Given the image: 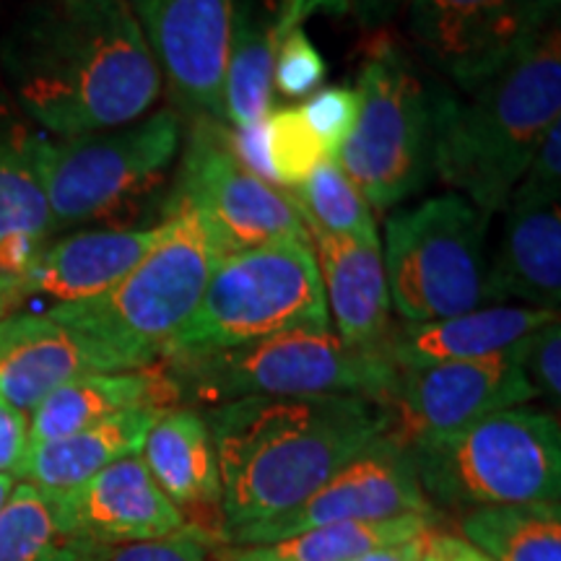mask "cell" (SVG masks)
I'll list each match as a JSON object with an SVG mask.
<instances>
[{
	"label": "cell",
	"instance_id": "cell-6",
	"mask_svg": "<svg viewBox=\"0 0 561 561\" xmlns=\"http://www.w3.org/2000/svg\"><path fill=\"white\" fill-rule=\"evenodd\" d=\"M405 447L439 515L559 500L561 432L551 411L517 405Z\"/></svg>",
	"mask_w": 561,
	"mask_h": 561
},
{
	"label": "cell",
	"instance_id": "cell-2",
	"mask_svg": "<svg viewBox=\"0 0 561 561\" xmlns=\"http://www.w3.org/2000/svg\"><path fill=\"white\" fill-rule=\"evenodd\" d=\"M203 419L221 476L219 536L297 507L392 424L388 403L364 396L240 398Z\"/></svg>",
	"mask_w": 561,
	"mask_h": 561
},
{
	"label": "cell",
	"instance_id": "cell-13",
	"mask_svg": "<svg viewBox=\"0 0 561 561\" xmlns=\"http://www.w3.org/2000/svg\"><path fill=\"white\" fill-rule=\"evenodd\" d=\"M405 515H434L419 486L409 447L392 434H382L348 460L331 481L297 507L268 520L242 525L219 536L221 546H257L322 528L333 523H375Z\"/></svg>",
	"mask_w": 561,
	"mask_h": 561
},
{
	"label": "cell",
	"instance_id": "cell-25",
	"mask_svg": "<svg viewBox=\"0 0 561 561\" xmlns=\"http://www.w3.org/2000/svg\"><path fill=\"white\" fill-rule=\"evenodd\" d=\"M138 455L182 515L187 517V512H198L203 517L219 515L221 528L219 460L201 411L178 405L161 413L146 434Z\"/></svg>",
	"mask_w": 561,
	"mask_h": 561
},
{
	"label": "cell",
	"instance_id": "cell-29",
	"mask_svg": "<svg viewBox=\"0 0 561 561\" xmlns=\"http://www.w3.org/2000/svg\"><path fill=\"white\" fill-rule=\"evenodd\" d=\"M460 538L494 561H561L557 502L494 504L460 515Z\"/></svg>",
	"mask_w": 561,
	"mask_h": 561
},
{
	"label": "cell",
	"instance_id": "cell-39",
	"mask_svg": "<svg viewBox=\"0 0 561 561\" xmlns=\"http://www.w3.org/2000/svg\"><path fill=\"white\" fill-rule=\"evenodd\" d=\"M411 0H351L356 19L371 32H380L405 11Z\"/></svg>",
	"mask_w": 561,
	"mask_h": 561
},
{
	"label": "cell",
	"instance_id": "cell-8",
	"mask_svg": "<svg viewBox=\"0 0 561 561\" xmlns=\"http://www.w3.org/2000/svg\"><path fill=\"white\" fill-rule=\"evenodd\" d=\"M325 328H331V314L312 242L263 244L216 263L198 307L172 339L164 359Z\"/></svg>",
	"mask_w": 561,
	"mask_h": 561
},
{
	"label": "cell",
	"instance_id": "cell-42",
	"mask_svg": "<svg viewBox=\"0 0 561 561\" xmlns=\"http://www.w3.org/2000/svg\"><path fill=\"white\" fill-rule=\"evenodd\" d=\"M11 318V299H9V280L0 276V320Z\"/></svg>",
	"mask_w": 561,
	"mask_h": 561
},
{
	"label": "cell",
	"instance_id": "cell-15",
	"mask_svg": "<svg viewBox=\"0 0 561 561\" xmlns=\"http://www.w3.org/2000/svg\"><path fill=\"white\" fill-rule=\"evenodd\" d=\"M128 5L182 107L227 123L224 87L234 0H128Z\"/></svg>",
	"mask_w": 561,
	"mask_h": 561
},
{
	"label": "cell",
	"instance_id": "cell-34",
	"mask_svg": "<svg viewBox=\"0 0 561 561\" xmlns=\"http://www.w3.org/2000/svg\"><path fill=\"white\" fill-rule=\"evenodd\" d=\"M219 541L214 533L187 523L185 528L157 541H140L112 549L104 561H219Z\"/></svg>",
	"mask_w": 561,
	"mask_h": 561
},
{
	"label": "cell",
	"instance_id": "cell-35",
	"mask_svg": "<svg viewBox=\"0 0 561 561\" xmlns=\"http://www.w3.org/2000/svg\"><path fill=\"white\" fill-rule=\"evenodd\" d=\"M520 367L525 380L538 398L553 403L561 401V325L559 320L538 328L536 333L520 341Z\"/></svg>",
	"mask_w": 561,
	"mask_h": 561
},
{
	"label": "cell",
	"instance_id": "cell-21",
	"mask_svg": "<svg viewBox=\"0 0 561 561\" xmlns=\"http://www.w3.org/2000/svg\"><path fill=\"white\" fill-rule=\"evenodd\" d=\"M318 13L314 0H234L224 110L229 128L265 123L273 112V60L280 39Z\"/></svg>",
	"mask_w": 561,
	"mask_h": 561
},
{
	"label": "cell",
	"instance_id": "cell-3",
	"mask_svg": "<svg viewBox=\"0 0 561 561\" xmlns=\"http://www.w3.org/2000/svg\"><path fill=\"white\" fill-rule=\"evenodd\" d=\"M561 121L559 21L479 87L445 104L434 174L483 214H502L543 133Z\"/></svg>",
	"mask_w": 561,
	"mask_h": 561
},
{
	"label": "cell",
	"instance_id": "cell-11",
	"mask_svg": "<svg viewBox=\"0 0 561 561\" xmlns=\"http://www.w3.org/2000/svg\"><path fill=\"white\" fill-rule=\"evenodd\" d=\"M174 191L201 210L221 257L263 244L310 242L286 191L244 170L229 146L227 125L210 117H195Z\"/></svg>",
	"mask_w": 561,
	"mask_h": 561
},
{
	"label": "cell",
	"instance_id": "cell-16",
	"mask_svg": "<svg viewBox=\"0 0 561 561\" xmlns=\"http://www.w3.org/2000/svg\"><path fill=\"white\" fill-rule=\"evenodd\" d=\"M157 237L159 224L83 229L58 242H47L24 271L9 276L13 314L47 312L53 307L100 297L136 268Z\"/></svg>",
	"mask_w": 561,
	"mask_h": 561
},
{
	"label": "cell",
	"instance_id": "cell-17",
	"mask_svg": "<svg viewBox=\"0 0 561 561\" xmlns=\"http://www.w3.org/2000/svg\"><path fill=\"white\" fill-rule=\"evenodd\" d=\"M55 496L70 528L112 549L157 541L191 523L159 489L140 455L112 462L81 486L55 491Z\"/></svg>",
	"mask_w": 561,
	"mask_h": 561
},
{
	"label": "cell",
	"instance_id": "cell-7",
	"mask_svg": "<svg viewBox=\"0 0 561 561\" xmlns=\"http://www.w3.org/2000/svg\"><path fill=\"white\" fill-rule=\"evenodd\" d=\"M182 401L210 405L240 398L364 396L388 403L401 369L382 351L343 343L333 328L291 331L244 346L164 359Z\"/></svg>",
	"mask_w": 561,
	"mask_h": 561
},
{
	"label": "cell",
	"instance_id": "cell-31",
	"mask_svg": "<svg viewBox=\"0 0 561 561\" xmlns=\"http://www.w3.org/2000/svg\"><path fill=\"white\" fill-rule=\"evenodd\" d=\"M265 157L273 174V185L291 191L318 170L328 153L320 138L301 117L299 107L273 110L265 121Z\"/></svg>",
	"mask_w": 561,
	"mask_h": 561
},
{
	"label": "cell",
	"instance_id": "cell-19",
	"mask_svg": "<svg viewBox=\"0 0 561 561\" xmlns=\"http://www.w3.org/2000/svg\"><path fill=\"white\" fill-rule=\"evenodd\" d=\"M47 140L0 94V276H16L50 242Z\"/></svg>",
	"mask_w": 561,
	"mask_h": 561
},
{
	"label": "cell",
	"instance_id": "cell-28",
	"mask_svg": "<svg viewBox=\"0 0 561 561\" xmlns=\"http://www.w3.org/2000/svg\"><path fill=\"white\" fill-rule=\"evenodd\" d=\"M439 517L405 515L375 523H333L257 546H221L219 561H351L382 546L403 543L437 528Z\"/></svg>",
	"mask_w": 561,
	"mask_h": 561
},
{
	"label": "cell",
	"instance_id": "cell-9",
	"mask_svg": "<svg viewBox=\"0 0 561 561\" xmlns=\"http://www.w3.org/2000/svg\"><path fill=\"white\" fill-rule=\"evenodd\" d=\"M489 224L458 193L392 208L382 265L398 318L432 322L500 305L489 278Z\"/></svg>",
	"mask_w": 561,
	"mask_h": 561
},
{
	"label": "cell",
	"instance_id": "cell-12",
	"mask_svg": "<svg viewBox=\"0 0 561 561\" xmlns=\"http://www.w3.org/2000/svg\"><path fill=\"white\" fill-rule=\"evenodd\" d=\"M403 13L421 60L466 94L559 21V0H411Z\"/></svg>",
	"mask_w": 561,
	"mask_h": 561
},
{
	"label": "cell",
	"instance_id": "cell-5",
	"mask_svg": "<svg viewBox=\"0 0 561 561\" xmlns=\"http://www.w3.org/2000/svg\"><path fill=\"white\" fill-rule=\"evenodd\" d=\"M359 121L335 164L359 187L377 214L424 191L437 161L442 112L450 91L421 73L419 62L392 37L369 45L359 83Z\"/></svg>",
	"mask_w": 561,
	"mask_h": 561
},
{
	"label": "cell",
	"instance_id": "cell-10",
	"mask_svg": "<svg viewBox=\"0 0 561 561\" xmlns=\"http://www.w3.org/2000/svg\"><path fill=\"white\" fill-rule=\"evenodd\" d=\"M182 123L161 107L117 128L47 140L45 193L50 237L110 219L151 195L172 170Z\"/></svg>",
	"mask_w": 561,
	"mask_h": 561
},
{
	"label": "cell",
	"instance_id": "cell-4",
	"mask_svg": "<svg viewBox=\"0 0 561 561\" xmlns=\"http://www.w3.org/2000/svg\"><path fill=\"white\" fill-rule=\"evenodd\" d=\"M221 261V250L185 193L167 203L159 237L112 289L47 310L55 322L89 339L115 371L153 367L187 318Z\"/></svg>",
	"mask_w": 561,
	"mask_h": 561
},
{
	"label": "cell",
	"instance_id": "cell-37",
	"mask_svg": "<svg viewBox=\"0 0 561 561\" xmlns=\"http://www.w3.org/2000/svg\"><path fill=\"white\" fill-rule=\"evenodd\" d=\"M26 437H30L26 413L0 398V473L13 476V468L26 450Z\"/></svg>",
	"mask_w": 561,
	"mask_h": 561
},
{
	"label": "cell",
	"instance_id": "cell-26",
	"mask_svg": "<svg viewBox=\"0 0 561 561\" xmlns=\"http://www.w3.org/2000/svg\"><path fill=\"white\" fill-rule=\"evenodd\" d=\"M164 411L133 409L68 434V437L26 445L13 479L47 491H68L81 486L112 462L138 455L146 434Z\"/></svg>",
	"mask_w": 561,
	"mask_h": 561
},
{
	"label": "cell",
	"instance_id": "cell-18",
	"mask_svg": "<svg viewBox=\"0 0 561 561\" xmlns=\"http://www.w3.org/2000/svg\"><path fill=\"white\" fill-rule=\"evenodd\" d=\"M115 371L107 356L45 312H19L0 320V398L34 411L70 380Z\"/></svg>",
	"mask_w": 561,
	"mask_h": 561
},
{
	"label": "cell",
	"instance_id": "cell-1",
	"mask_svg": "<svg viewBox=\"0 0 561 561\" xmlns=\"http://www.w3.org/2000/svg\"><path fill=\"white\" fill-rule=\"evenodd\" d=\"M0 66L21 115L55 138L138 121L164 83L128 0H39L5 34Z\"/></svg>",
	"mask_w": 561,
	"mask_h": 561
},
{
	"label": "cell",
	"instance_id": "cell-43",
	"mask_svg": "<svg viewBox=\"0 0 561 561\" xmlns=\"http://www.w3.org/2000/svg\"><path fill=\"white\" fill-rule=\"evenodd\" d=\"M13 486H16V479L11 473H0V507H3L5 500L11 496Z\"/></svg>",
	"mask_w": 561,
	"mask_h": 561
},
{
	"label": "cell",
	"instance_id": "cell-38",
	"mask_svg": "<svg viewBox=\"0 0 561 561\" xmlns=\"http://www.w3.org/2000/svg\"><path fill=\"white\" fill-rule=\"evenodd\" d=\"M421 561H494L486 553L468 543L466 538L455 536V533L432 528L426 533L424 559Z\"/></svg>",
	"mask_w": 561,
	"mask_h": 561
},
{
	"label": "cell",
	"instance_id": "cell-23",
	"mask_svg": "<svg viewBox=\"0 0 561 561\" xmlns=\"http://www.w3.org/2000/svg\"><path fill=\"white\" fill-rule=\"evenodd\" d=\"M491 291L500 305L559 310L561 301V203H507L494 255Z\"/></svg>",
	"mask_w": 561,
	"mask_h": 561
},
{
	"label": "cell",
	"instance_id": "cell-33",
	"mask_svg": "<svg viewBox=\"0 0 561 561\" xmlns=\"http://www.w3.org/2000/svg\"><path fill=\"white\" fill-rule=\"evenodd\" d=\"M299 112L320 138L328 159H335L359 121V94L351 87L318 89L299 104Z\"/></svg>",
	"mask_w": 561,
	"mask_h": 561
},
{
	"label": "cell",
	"instance_id": "cell-27",
	"mask_svg": "<svg viewBox=\"0 0 561 561\" xmlns=\"http://www.w3.org/2000/svg\"><path fill=\"white\" fill-rule=\"evenodd\" d=\"M112 546L73 530L55 491L16 483L0 507V561H104Z\"/></svg>",
	"mask_w": 561,
	"mask_h": 561
},
{
	"label": "cell",
	"instance_id": "cell-22",
	"mask_svg": "<svg viewBox=\"0 0 561 561\" xmlns=\"http://www.w3.org/2000/svg\"><path fill=\"white\" fill-rule=\"evenodd\" d=\"M318 261L333 333L356 348L380 351L390 331V289L382 248L348 237L307 231Z\"/></svg>",
	"mask_w": 561,
	"mask_h": 561
},
{
	"label": "cell",
	"instance_id": "cell-36",
	"mask_svg": "<svg viewBox=\"0 0 561 561\" xmlns=\"http://www.w3.org/2000/svg\"><path fill=\"white\" fill-rule=\"evenodd\" d=\"M507 203H561V121L543 133Z\"/></svg>",
	"mask_w": 561,
	"mask_h": 561
},
{
	"label": "cell",
	"instance_id": "cell-40",
	"mask_svg": "<svg viewBox=\"0 0 561 561\" xmlns=\"http://www.w3.org/2000/svg\"><path fill=\"white\" fill-rule=\"evenodd\" d=\"M424 543H426V536H419L403 543L382 546V549H375L351 561H421L424 559Z\"/></svg>",
	"mask_w": 561,
	"mask_h": 561
},
{
	"label": "cell",
	"instance_id": "cell-14",
	"mask_svg": "<svg viewBox=\"0 0 561 561\" xmlns=\"http://www.w3.org/2000/svg\"><path fill=\"white\" fill-rule=\"evenodd\" d=\"M520 367V343L502 354L401 369L392 390L390 434L403 445L455 432L489 413L536 401Z\"/></svg>",
	"mask_w": 561,
	"mask_h": 561
},
{
	"label": "cell",
	"instance_id": "cell-24",
	"mask_svg": "<svg viewBox=\"0 0 561 561\" xmlns=\"http://www.w3.org/2000/svg\"><path fill=\"white\" fill-rule=\"evenodd\" d=\"M182 403L180 388L164 364L133 371H100L70 380L32 411L26 445H39L87 430L133 409L170 411Z\"/></svg>",
	"mask_w": 561,
	"mask_h": 561
},
{
	"label": "cell",
	"instance_id": "cell-32",
	"mask_svg": "<svg viewBox=\"0 0 561 561\" xmlns=\"http://www.w3.org/2000/svg\"><path fill=\"white\" fill-rule=\"evenodd\" d=\"M325 73V58L307 37L305 26H297L280 39L276 60H273V91H278L286 100H305L320 89Z\"/></svg>",
	"mask_w": 561,
	"mask_h": 561
},
{
	"label": "cell",
	"instance_id": "cell-41",
	"mask_svg": "<svg viewBox=\"0 0 561 561\" xmlns=\"http://www.w3.org/2000/svg\"><path fill=\"white\" fill-rule=\"evenodd\" d=\"M318 3V11H325V13H346L351 11V0H314Z\"/></svg>",
	"mask_w": 561,
	"mask_h": 561
},
{
	"label": "cell",
	"instance_id": "cell-20",
	"mask_svg": "<svg viewBox=\"0 0 561 561\" xmlns=\"http://www.w3.org/2000/svg\"><path fill=\"white\" fill-rule=\"evenodd\" d=\"M559 320V310L525 305H491L432 322L390 325L380 351L398 369H421L502 354L538 328Z\"/></svg>",
	"mask_w": 561,
	"mask_h": 561
},
{
	"label": "cell",
	"instance_id": "cell-30",
	"mask_svg": "<svg viewBox=\"0 0 561 561\" xmlns=\"http://www.w3.org/2000/svg\"><path fill=\"white\" fill-rule=\"evenodd\" d=\"M307 231L348 237V240L382 248L375 210L333 159L322 161L301 185L286 191Z\"/></svg>",
	"mask_w": 561,
	"mask_h": 561
}]
</instances>
